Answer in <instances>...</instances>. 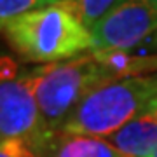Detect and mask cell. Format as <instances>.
Masks as SVG:
<instances>
[{
    "mask_svg": "<svg viewBox=\"0 0 157 157\" xmlns=\"http://www.w3.org/2000/svg\"><path fill=\"white\" fill-rule=\"evenodd\" d=\"M157 33V6L148 0H126L91 30L94 49L131 51Z\"/></svg>",
    "mask_w": 157,
    "mask_h": 157,
    "instance_id": "obj_5",
    "label": "cell"
},
{
    "mask_svg": "<svg viewBox=\"0 0 157 157\" xmlns=\"http://www.w3.org/2000/svg\"><path fill=\"white\" fill-rule=\"evenodd\" d=\"M42 157H122L107 138L56 133L42 148Z\"/></svg>",
    "mask_w": 157,
    "mask_h": 157,
    "instance_id": "obj_7",
    "label": "cell"
},
{
    "mask_svg": "<svg viewBox=\"0 0 157 157\" xmlns=\"http://www.w3.org/2000/svg\"><path fill=\"white\" fill-rule=\"evenodd\" d=\"M12 49L33 63H58L94 49L93 35L67 2L52 4L23 14L4 30Z\"/></svg>",
    "mask_w": 157,
    "mask_h": 157,
    "instance_id": "obj_1",
    "label": "cell"
},
{
    "mask_svg": "<svg viewBox=\"0 0 157 157\" xmlns=\"http://www.w3.org/2000/svg\"><path fill=\"white\" fill-rule=\"evenodd\" d=\"M150 4H154V6H157V0H148Z\"/></svg>",
    "mask_w": 157,
    "mask_h": 157,
    "instance_id": "obj_14",
    "label": "cell"
},
{
    "mask_svg": "<svg viewBox=\"0 0 157 157\" xmlns=\"http://www.w3.org/2000/svg\"><path fill=\"white\" fill-rule=\"evenodd\" d=\"M157 98V73L119 78L91 91L73 108L58 133L108 138L147 112Z\"/></svg>",
    "mask_w": 157,
    "mask_h": 157,
    "instance_id": "obj_2",
    "label": "cell"
},
{
    "mask_svg": "<svg viewBox=\"0 0 157 157\" xmlns=\"http://www.w3.org/2000/svg\"><path fill=\"white\" fill-rule=\"evenodd\" d=\"M107 140L122 157H150L157 152V121L145 112Z\"/></svg>",
    "mask_w": 157,
    "mask_h": 157,
    "instance_id": "obj_6",
    "label": "cell"
},
{
    "mask_svg": "<svg viewBox=\"0 0 157 157\" xmlns=\"http://www.w3.org/2000/svg\"><path fill=\"white\" fill-rule=\"evenodd\" d=\"M63 2H70V0H45L47 6H52V4H63Z\"/></svg>",
    "mask_w": 157,
    "mask_h": 157,
    "instance_id": "obj_13",
    "label": "cell"
},
{
    "mask_svg": "<svg viewBox=\"0 0 157 157\" xmlns=\"http://www.w3.org/2000/svg\"><path fill=\"white\" fill-rule=\"evenodd\" d=\"M35 100L28 73L17 75V65L0 58V141L23 140L42 150L51 136Z\"/></svg>",
    "mask_w": 157,
    "mask_h": 157,
    "instance_id": "obj_4",
    "label": "cell"
},
{
    "mask_svg": "<svg viewBox=\"0 0 157 157\" xmlns=\"http://www.w3.org/2000/svg\"><path fill=\"white\" fill-rule=\"evenodd\" d=\"M124 2L126 0H70L67 2V6L91 32L101 19H105Z\"/></svg>",
    "mask_w": 157,
    "mask_h": 157,
    "instance_id": "obj_8",
    "label": "cell"
},
{
    "mask_svg": "<svg viewBox=\"0 0 157 157\" xmlns=\"http://www.w3.org/2000/svg\"><path fill=\"white\" fill-rule=\"evenodd\" d=\"M0 157H42V150L35 148L28 141L6 140L0 141Z\"/></svg>",
    "mask_w": 157,
    "mask_h": 157,
    "instance_id": "obj_10",
    "label": "cell"
},
{
    "mask_svg": "<svg viewBox=\"0 0 157 157\" xmlns=\"http://www.w3.org/2000/svg\"><path fill=\"white\" fill-rule=\"evenodd\" d=\"M147 113H150L152 117H154V119L157 121V98H155L154 101H152L150 105H148V108H147Z\"/></svg>",
    "mask_w": 157,
    "mask_h": 157,
    "instance_id": "obj_12",
    "label": "cell"
},
{
    "mask_svg": "<svg viewBox=\"0 0 157 157\" xmlns=\"http://www.w3.org/2000/svg\"><path fill=\"white\" fill-rule=\"evenodd\" d=\"M45 0H0V32L23 14L45 7Z\"/></svg>",
    "mask_w": 157,
    "mask_h": 157,
    "instance_id": "obj_9",
    "label": "cell"
},
{
    "mask_svg": "<svg viewBox=\"0 0 157 157\" xmlns=\"http://www.w3.org/2000/svg\"><path fill=\"white\" fill-rule=\"evenodd\" d=\"M157 72V54L154 56H136L131 67V77H140L141 73Z\"/></svg>",
    "mask_w": 157,
    "mask_h": 157,
    "instance_id": "obj_11",
    "label": "cell"
},
{
    "mask_svg": "<svg viewBox=\"0 0 157 157\" xmlns=\"http://www.w3.org/2000/svg\"><path fill=\"white\" fill-rule=\"evenodd\" d=\"M28 78L45 128L52 133L59 131L73 108L91 91L117 80L93 52L35 68Z\"/></svg>",
    "mask_w": 157,
    "mask_h": 157,
    "instance_id": "obj_3",
    "label": "cell"
},
{
    "mask_svg": "<svg viewBox=\"0 0 157 157\" xmlns=\"http://www.w3.org/2000/svg\"><path fill=\"white\" fill-rule=\"evenodd\" d=\"M150 157H157V152H155V154H152V155Z\"/></svg>",
    "mask_w": 157,
    "mask_h": 157,
    "instance_id": "obj_15",
    "label": "cell"
}]
</instances>
